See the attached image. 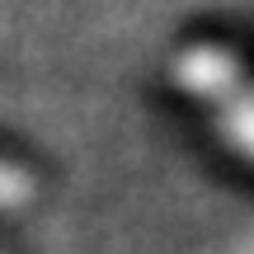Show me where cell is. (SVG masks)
Instances as JSON below:
<instances>
[{
	"label": "cell",
	"instance_id": "cell-3",
	"mask_svg": "<svg viewBox=\"0 0 254 254\" xmlns=\"http://www.w3.org/2000/svg\"><path fill=\"white\" fill-rule=\"evenodd\" d=\"M28 193H33V184H28V174L0 160V207H14V202H24Z\"/></svg>",
	"mask_w": 254,
	"mask_h": 254
},
{
	"label": "cell",
	"instance_id": "cell-1",
	"mask_svg": "<svg viewBox=\"0 0 254 254\" xmlns=\"http://www.w3.org/2000/svg\"><path fill=\"white\" fill-rule=\"evenodd\" d=\"M170 75L184 94L193 99H207V104H221L226 94H236L245 85V66H240L236 52H226L221 43H193L184 47L179 57L170 62Z\"/></svg>",
	"mask_w": 254,
	"mask_h": 254
},
{
	"label": "cell",
	"instance_id": "cell-2",
	"mask_svg": "<svg viewBox=\"0 0 254 254\" xmlns=\"http://www.w3.org/2000/svg\"><path fill=\"white\" fill-rule=\"evenodd\" d=\"M212 109H217L221 136H226L240 155H250V160H254V85L245 80L236 94H226V99L212 104Z\"/></svg>",
	"mask_w": 254,
	"mask_h": 254
}]
</instances>
